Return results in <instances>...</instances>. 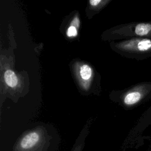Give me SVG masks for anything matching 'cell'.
Instances as JSON below:
<instances>
[{
	"mask_svg": "<svg viewBox=\"0 0 151 151\" xmlns=\"http://www.w3.org/2000/svg\"><path fill=\"white\" fill-rule=\"evenodd\" d=\"M41 136L37 132H31L20 140L17 147L18 151H36L41 146Z\"/></svg>",
	"mask_w": 151,
	"mask_h": 151,
	"instance_id": "cell-1",
	"label": "cell"
},
{
	"mask_svg": "<svg viewBox=\"0 0 151 151\" xmlns=\"http://www.w3.org/2000/svg\"><path fill=\"white\" fill-rule=\"evenodd\" d=\"M4 79L6 84L11 88L16 87L18 82L17 76L11 70H7L4 73Z\"/></svg>",
	"mask_w": 151,
	"mask_h": 151,
	"instance_id": "cell-2",
	"label": "cell"
},
{
	"mask_svg": "<svg viewBox=\"0 0 151 151\" xmlns=\"http://www.w3.org/2000/svg\"><path fill=\"white\" fill-rule=\"evenodd\" d=\"M141 94L138 91H132L128 93L124 99V102L127 105H132L139 101Z\"/></svg>",
	"mask_w": 151,
	"mask_h": 151,
	"instance_id": "cell-3",
	"label": "cell"
},
{
	"mask_svg": "<svg viewBox=\"0 0 151 151\" xmlns=\"http://www.w3.org/2000/svg\"><path fill=\"white\" fill-rule=\"evenodd\" d=\"M151 30V24H139L136 26L135 33L140 36L147 35Z\"/></svg>",
	"mask_w": 151,
	"mask_h": 151,
	"instance_id": "cell-4",
	"label": "cell"
},
{
	"mask_svg": "<svg viewBox=\"0 0 151 151\" xmlns=\"http://www.w3.org/2000/svg\"><path fill=\"white\" fill-rule=\"evenodd\" d=\"M136 48L140 51H147L151 49V40L143 39L137 42Z\"/></svg>",
	"mask_w": 151,
	"mask_h": 151,
	"instance_id": "cell-5",
	"label": "cell"
},
{
	"mask_svg": "<svg viewBox=\"0 0 151 151\" xmlns=\"http://www.w3.org/2000/svg\"><path fill=\"white\" fill-rule=\"evenodd\" d=\"M80 74L83 80H87L91 77L92 70L88 65H83L80 70Z\"/></svg>",
	"mask_w": 151,
	"mask_h": 151,
	"instance_id": "cell-6",
	"label": "cell"
},
{
	"mask_svg": "<svg viewBox=\"0 0 151 151\" xmlns=\"http://www.w3.org/2000/svg\"><path fill=\"white\" fill-rule=\"evenodd\" d=\"M77 34V28L74 25H71L68 27L67 31V35L69 37H76Z\"/></svg>",
	"mask_w": 151,
	"mask_h": 151,
	"instance_id": "cell-7",
	"label": "cell"
},
{
	"mask_svg": "<svg viewBox=\"0 0 151 151\" xmlns=\"http://www.w3.org/2000/svg\"><path fill=\"white\" fill-rule=\"evenodd\" d=\"M101 1L100 0H91L89 1V3L92 6H97L99 4H100Z\"/></svg>",
	"mask_w": 151,
	"mask_h": 151,
	"instance_id": "cell-8",
	"label": "cell"
},
{
	"mask_svg": "<svg viewBox=\"0 0 151 151\" xmlns=\"http://www.w3.org/2000/svg\"><path fill=\"white\" fill-rule=\"evenodd\" d=\"M83 145L80 143V145H77L76 146H74L73 151H81L83 149Z\"/></svg>",
	"mask_w": 151,
	"mask_h": 151,
	"instance_id": "cell-9",
	"label": "cell"
}]
</instances>
